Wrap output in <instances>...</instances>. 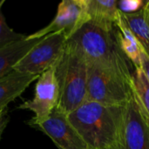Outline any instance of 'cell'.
<instances>
[{"instance_id": "cell-6", "label": "cell", "mask_w": 149, "mask_h": 149, "mask_svg": "<svg viewBox=\"0 0 149 149\" xmlns=\"http://www.w3.org/2000/svg\"><path fill=\"white\" fill-rule=\"evenodd\" d=\"M59 89L55 74V66L38 76L32 100L24 101L18 108L31 111L35 116L28 121L31 127L45 120L58 104Z\"/></svg>"}, {"instance_id": "cell-17", "label": "cell", "mask_w": 149, "mask_h": 149, "mask_svg": "<svg viewBox=\"0 0 149 149\" xmlns=\"http://www.w3.org/2000/svg\"><path fill=\"white\" fill-rule=\"evenodd\" d=\"M147 1H119L118 8L122 12H134L145 6Z\"/></svg>"}, {"instance_id": "cell-13", "label": "cell", "mask_w": 149, "mask_h": 149, "mask_svg": "<svg viewBox=\"0 0 149 149\" xmlns=\"http://www.w3.org/2000/svg\"><path fill=\"white\" fill-rule=\"evenodd\" d=\"M120 12L141 47L149 57V18L145 6L134 12Z\"/></svg>"}, {"instance_id": "cell-7", "label": "cell", "mask_w": 149, "mask_h": 149, "mask_svg": "<svg viewBox=\"0 0 149 149\" xmlns=\"http://www.w3.org/2000/svg\"><path fill=\"white\" fill-rule=\"evenodd\" d=\"M87 21L86 0H63L58 4L57 13L52 22L45 27L28 35L26 38H41L57 32H65L69 38Z\"/></svg>"}, {"instance_id": "cell-4", "label": "cell", "mask_w": 149, "mask_h": 149, "mask_svg": "<svg viewBox=\"0 0 149 149\" xmlns=\"http://www.w3.org/2000/svg\"><path fill=\"white\" fill-rule=\"evenodd\" d=\"M132 73L88 65L86 100L108 107H125L131 94Z\"/></svg>"}, {"instance_id": "cell-10", "label": "cell", "mask_w": 149, "mask_h": 149, "mask_svg": "<svg viewBox=\"0 0 149 149\" xmlns=\"http://www.w3.org/2000/svg\"><path fill=\"white\" fill-rule=\"evenodd\" d=\"M117 0H86V10L89 22L113 31L120 17Z\"/></svg>"}, {"instance_id": "cell-2", "label": "cell", "mask_w": 149, "mask_h": 149, "mask_svg": "<svg viewBox=\"0 0 149 149\" xmlns=\"http://www.w3.org/2000/svg\"><path fill=\"white\" fill-rule=\"evenodd\" d=\"M116 29L109 31L92 22H86L68 39L88 65L110 67L132 73L128 58L118 40Z\"/></svg>"}, {"instance_id": "cell-3", "label": "cell", "mask_w": 149, "mask_h": 149, "mask_svg": "<svg viewBox=\"0 0 149 149\" xmlns=\"http://www.w3.org/2000/svg\"><path fill=\"white\" fill-rule=\"evenodd\" d=\"M88 64L82 55L66 42L64 52L55 65L59 89L57 108L69 114L86 100Z\"/></svg>"}, {"instance_id": "cell-9", "label": "cell", "mask_w": 149, "mask_h": 149, "mask_svg": "<svg viewBox=\"0 0 149 149\" xmlns=\"http://www.w3.org/2000/svg\"><path fill=\"white\" fill-rule=\"evenodd\" d=\"M32 127L44 132L58 149H91L69 121L67 114L57 107L45 120Z\"/></svg>"}, {"instance_id": "cell-21", "label": "cell", "mask_w": 149, "mask_h": 149, "mask_svg": "<svg viewBox=\"0 0 149 149\" xmlns=\"http://www.w3.org/2000/svg\"><path fill=\"white\" fill-rule=\"evenodd\" d=\"M1 135H2V134H0V139H1Z\"/></svg>"}, {"instance_id": "cell-20", "label": "cell", "mask_w": 149, "mask_h": 149, "mask_svg": "<svg viewBox=\"0 0 149 149\" xmlns=\"http://www.w3.org/2000/svg\"><path fill=\"white\" fill-rule=\"evenodd\" d=\"M145 8L147 10V12H148V18H149V1H147V3L145 5Z\"/></svg>"}, {"instance_id": "cell-12", "label": "cell", "mask_w": 149, "mask_h": 149, "mask_svg": "<svg viewBox=\"0 0 149 149\" xmlns=\"http://www.w3.org/2000/svg\"><path fill=\"white\" fill-rule=\"evenodd\" d=\"M41 38H25L0 48V79L11 72L16 65L41 40Z\"/></svg>"}, {"instance_id": "cell-11", "label": "cell", "mask_w": 149, "mask_h": 149, "mask_svg": "<svg viewBox=\"0 0 149 149\" xmlns=\"http://www.w3.org/2000/svg\"><path fill=\"white\" fill-rule=\"evenodd\" d=\"M38 76L13 70L0 79V110L7 108L9 103L19 97Z\"/></svg>"}, {"instance_id": "cell-15", "label": "cell", "mask_w": 149, "mask_h": 149, "mask_svg": "<svg viewBox=\"0 0 149 149\" xmlns=\"http://www.w3.org/2000/svg\"><path fill=\"white\" fill-rule=\"evenodd\" d=\"M132 84L144 110L149 117V81L141 68H134L132 73Z\"/></svg>"}, {"instance_id": "cell-5", "label": "cell", "mask_w": 149, "mask_h": 149, "mask_svg": "<svg viewBox=\"0 0 149 149\" xmlns=\"http://www.w3.org/2000/svg\"><path fill=\"white\" fill-rule=\"evenodd\" d=\"M68 37L65 32L46 35L16 65L13 70L39 76L60 59Z\"/></svg>"}, {"instance_id": "cell-14", "label": "cell", "mask_w": 149, "mask_h": 149, "mask_svg": "<svg viewBox=\"0 0 149 149\" xmlns=\"http://www.w3.org/2000/svg\"><path fill=\"white\" fill-rule=\"evenodd\" d=\"M116 33L120 47L134 68H141V45L128 28L120 12V17L116 24Z\"/></svg>"}, {"instance_id": "cell-8", "label": "cell", "mask_w": 149, "mask_h": 149, "mask_svg": "<svg viewBox=\"0 0 149 149\" xmlns=\"http://www.w3.org/2000/svg\"><path fill=\"white\" fill-rule=\"evenodd\" d=\"M125 149H149V117L132 84L131 94L125 107Z\"/></svg>"}, {"instance_id": "cell-1", "label": "cell", "mask_w": 149, "mask_h": 149, "mask_svg": "<svg viewBox=\"0 0 149 149\" xmlns=\"http://www.w3.org/2000/svg\"><path fill=\"white\" fill-rule=\"evenodd\" d=\"M125 107L86 100L67 117L91 149H125Z\"/></svg>"}, {"instance_id": "cell-16", "label": "cell", "mask_w": 149, "mask_h": 149, "mask_svg": "<svg viewBox=\"0 0 149 149\" xmlns=\"http://www.w3.org/2000/svg\"><path fill=\"white\" fill-rule=\"evenodd\" d=\"M4 0L0 1V48L4 47L14 42L25 39L27 37L24 34L16 32L8 25L2 11V6Z\"/></svg>"}, {"instance_id": "cell-19", "label": "cell", "mask_w": 149, "mask_h": 149, "mask_svg": "<svg viewBox=\"0 0 149 149\" xmlns=\"http://www.w3.org/2000/svg\"><path fill=\"white\" fill-rule=\"evenodd\" d=\"M9 120L10 118L7 114V108L0 110V134H3Z\"/></svg>"}, {"instance_id": "cell-18", "label": "cell", "mask_w": 149, "mask_h": 149, "mask_svg": "<svg viewBox=\"0 0 149 149\" xmlns=\"http://www.w3.org/2000/svg\"><path fill=\"white\" fill-rule=\"evenodd\" d=\"M141 68L149 81V57L141 47Z\"/></svg>"}]
</instances>
